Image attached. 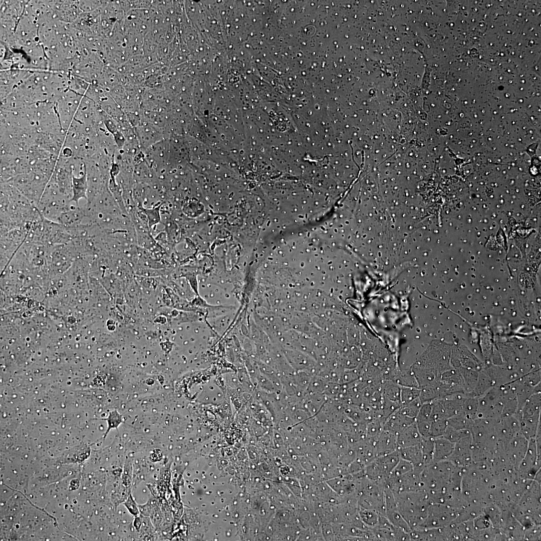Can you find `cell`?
I'll list each match as a JSON object with an SVG mask.
<instances>
[{"label":"cell","instance_id":"obj_9","mask_svg":"<svg viewBox=\"0 0 541 541\" xmlns=\"http://www.w3.org/2000/svg\"><path fill=\"white\" fill-rule=\"evenodd\" d=\"M421 438L415 422L397 434L398 448L418 445Z\"/></svg>","mask_w":541,"mask_h":541},{"label":"cell","instance_id":"obj_20","mask_svg":"<svg viewBox=\"0 0 541 541\" xmlns=\"http://www.w3.org/2000/svg\"><path fill=\"white\" fill-rule=\"evenodd\" d=\"M478 409V398L470 395L464 397L461 406V411L467 416L475 420L477 418Z\"/></svg>","mask_w":541,"mask_h":541},{"label":"cell","instance_id":"obj_29","mask_svg":"<svg viewBox=\"0 0 541 541\" xmlns=\"http://www.w3.org/2000/svg\"><path fill=\"white\" fill-rule=\"evenodd\" d=\"M124 505L132 515L135 517L138 516L139 514V509L131 494L128 496Z\"/></svg>","mask_w":541,"mask_h":541},{"label":"cell","instance_id":"obj_1","mask_svg":"<svg viewBox=\"0 0 541 541\" xmlns=\"http://www.w3.org/2000/svg\"><path fill=\"white\" fill-rule=\"evenodd\" d=\"M397 508L412 530L422 529L430 503L424 489L394 493Z\"/></svg>","mask_w":541,"mask_h":541},{"label":"cell","instance_id":"obj_16","mask_svg":"<svg viewBox=\"0 0 541 541\" xmlns=\"http://www.w3.org/2000/svg\"><path fill=\"white\" fill-rule=\"evenodd\" d=\"M385 515L389 522L394 526L408 532L411 531L409 525L398 510L397 505L386 508Z\"/></svg>","mask_w":541,"mask_h":541},{"label":"cell","instance_id":"obj_17","mask_svg":"<svg viewBox=\"0 0 541 541\" xmlns=\"http://www.w3.org/2000/svg\"><path fill=\"white\" fill-rule=\"evenodd\" d=\"M358 511L361 520L369 530L376 526L380 515H382L374 510L360 507Z\"/></svg>","mask_w":541,"mask_h":541},{"label":"cell","instance_id":"obj_23","mask_svg":"<svg viewBox=\"0 0 541 541\" xmlns=\"http://www.w3.org/2000/svg\"><path fill=\"white\" fill-rule=\"evenodd\" d=\"M107 421L108 427L104 434V439L107 437L109 431L112 429H116L118 430V427L122 423L123 420L121 415L116 410L110 411L107 418L102 419Z\"/></svg>","mask_w":541,"mask_h":541},{"label":"cell","instance_id":"obj_3","mask_svg":"<svg viewBox=\"0 0 541 541\" xmlns=\"http://www.w3.org/2000/svg\"><path fill=\"white\" fill-rule=\"evenodd\" d=\"M51 178L42 172L33 170L19 174L10 181L37 207Z\"/></svg>","mask_w":541,"mask_h":541},{"label":"cell","instance_id":"obj_24","mask_svg":"<svg viewBox=\"0 0 541 541\" xmlns=\"http://www.w3.org/2000/svg\"><path fill=\"white\" fill-rule=\"evenodd\" d=\"M448 425L447 419H440L431 422L430 436L435 438L443 436Z\"/></svg>","mask_w":541,"mask_h":541},{"label":"cell","instance_id":"obj_18","mask_svg":"<svg viewBox=\"0 0 541 541\" xmlns=\"http://www.w3.org/2000/svg\"><path fill=\"white\" fill-rule=\"evenodd\" d=\"M447 420L448 425L458 429L470 430L474 422L462 411Z\"/></svg>","mask_w":541,"mask_h":541},{"label":"cell","instance_id":"obj_12","mask_svg":"<svg viewBox=\"0 0 541 541\" xmlns=\"http://www.w3.org/2000/svg\"><path fill=\"white\" fill-rule=\"evenodd\" d=\"M400 458L411 463L415 468L423 467L425 466L424 457L420 445L398 448Z\"/></svg>","mask_w":541,"mask_h":541},{"label":"cell","instance_id":"obj_26","mask_svg":"<svg viewBox=\"0 0 541 541\" xmlns=\"http://www.w3.org/2000/svg\"><path fill=\"white\" fill-rule=\"evenodd\" d=\"M522 382L532 387L540 384V371L539 370L531 371L520 377Z\"/></svg>","mask_w":541,"mask_h":541},{"label":"cell","instance_id":"obj_21","mask_svg":"<svg viewBox=\"0 0 541 541\" xmlns=\"http://www.w3.org/2000/svg\"><path fill=\"white\" fill-rule=\"evenodd\" d=\"M471 435L469 429H458L447 425L443 436L455 443L461 438Z\"/></svg>","mask_w":541,"mask_h":541},{"label":"cell","instance_id":"obj_2","mask_svg":"<svg viewBox=\"0 0 541 541\" xmlns=\"http://www.w3.org/2000/svg\"><path fill=\"white\" fill-rule=\"evenodd\" d=\"M72 203L64 194L56 183L50 179L40 199L37 209L45 218L59 223L60 219Z\"/></svg>","mask_w":541,"mask_h":541},{"label":"cell","instance_id":"obj_28","mask_svg":"<svg viewBox=\"0 0 541 541\" xmlns=\"http://www.w3.org/2000/svg\"><path fill=\"white\" fill-rule=\"evenodd\" d=\"M431 402H425L422 403L417 414V415L415 418V421H431L430 418L431 413Z\"/></svg>","mask_w":541,"mask_h":541},{"label":"cell","instance_id":"obj_30","mask_svg":"<svg viewBox=\"0 0 541 541\" xmlns=\"http://www.w3.org/2000/svg\"><path fill=\"white\" fill-rule=\"evenodd\" d=\"M134 525L136 528V529H139L140 528L141 525V521L140 519L138 516H136L134 520Z\"/></svg>","mask_w":541,"mask_h":541},{"label":"cell","instance_id":"obj_15","mask_svg":"<svg viewBox=\"0 0 541 541\" xmlns=\"http://www.w3.org/2000/svg\"><path fill=\"white\" fill-rule=\"evenodd\" d=\"M494 387L493 381L485 371L479 372L477 380L472 393L474 397H479Z\"/></svg>","mask_w":541,"mask_h":541},{"label":"cell","instance_id":"obj_27","mask_svg":"<svg viewBox=\"0 0 541 541\" xmlns=\"http://www.w3.org/2000/svg\"><path fill=\"white\" fill-rule=\"evenodd\" d=\"M414 469L409 462L400 458L390 475L397 476L407 473Z\"/></svg>","mask_w":541,"mask_h":541},{"label":"cell","instance_id":"obj_6","mask_svg":"<svg viewBox=\"0 0 541 541\" xmlns=\"http://www.w3.org/2000/svg\"><path fill=\"white\" fill-rule=\"evenodd\" d=\"M30 227L17 228L1 234V254L11 259L23 244Z\"/></svg>","mask_w":541,"mask_h":541},{"label":"cell","instance_id":"obj_25","mask_svg":"<svg viewBox=\"0 0 541 541\" xmlns=\"http://www.w3.org/2000/svg\"><path fill=\"white\" fill-rule=\"evenodd\" d=\"M161 204L155 208H148L144 210L146 215L149 227L151 228L152 226L159 223L160 221V209Z\"/></svg>","mask_w":541,"mask_h":541},{"label":"cell","instance_id":"obj_10","mask_svg":"<svg viewBox=\"0 0 541 541\" xmlns=\"http://www.w3.org/2000/svg\"><path fill=\"white\" fill-rule=\"evenodd\" d=\"M455 443L443 436L434 438L432 462L447 460L452 453Z\"/></svg>","mask_w":541,"mask_h":541},{"label":"cell","instance_id":"obj_22","mask_svg":"<svg viewBox=\"0 0 541 541\" xmlns=\"http://www.w3.org/2000/svg\"><path fill=\"white\" fill-rule=\"evenodd\" d=\"M401 406L405 405L419 397L420 389L415 387L400 386Z\"/></svg>","mask_w":541,"mask_h":541},{"label":"cell","instance_id":"obj_5","mask_svg":"<svg viewBox=\"0 0 541 541\" xmlns=\"http://www.w3.org/2000/svg\"><path fill=\"white\" fill-rule=\"evenodd\" d=\"M72 239L71 235L62 224L44 218L41 243L52 246L67 243Z\"/></svg>","mask_w":541,"mask_h":541},{"label":"cell","instance_id":"obj_13","mask_svg":"<svg viewBox=\"0 0 541 541\" xmlns=\"http://www.w3.org/2000/svg\"><path fill=\"white\" fill-rule=\"evenodd\" d=\"M515 383L516 387V396L518 405V413L520 411L526 400L532 394L541 391L540 384L535 387H532L522 382L519 379L516 380Z\"/></svg>","mask_w":541,"mask_h":541},{"label":"cell","instance_id":"obj_11","mask_svg":"<svg viewBox=\"0 0 541 541\" xmlns=\"http://www.w3.org/2000/svg\"><path fill=\"white\" fill-rule=\"evenodd\" d=\"M72 189V202L79 205L81 199L87 200L88 181L86 169L79 176L73 175Z\"/></svg>","mask_w":541,"mask_h":541},{"label":"cell","instance_id":"obj_14","mask_svg":"<svg viewBox=\"0 0 541 541\" xmlns=\"http://www.w3.org/2000/svg\"><path fill=\"white\" fill-rule=\"evenodd\" d=\"M540 404L541 391L534 393L526 400L520 411L518 412L521 415L520 419L540 413Z\"/></svg>","mask_w":541,"mask_h":541},{"label":"cell","instance_id":"obj_4","mask_svg":"<svg viewBox=\"0 0 541 541\" xmlns=\"http://www.w3.org/2000/svg\"><path fill=\"white\" fill-rule=\"evenodd\" d=\"M503 402L500 388L493 387L478 397L477 418L499 419L501 417Z\"/></svg>","mask_w":541,"mask_h":541},{"label":"cell","instance_id":"obj_7","mask_svg":"<svg viewBox=\"0 0 541 541\" xmlns=\"http://www.w3.org/2000/svg\"><path fill=\"white\" fill-rule=\"evenodd\" d=\"M376 457L396 451L398 448L397 435L384 430L375 443Z\"/></svg>","mask_w":541,"mask_h":541},{"label":"cell","instance_id":"obj_8","mask_svg":"<svg viewBox=\"0 0 541 541\" xmlns=\"http://www.w3.org/2000/svg\"><path fill=\"white\" fill-rule=\"evenodd\" d=\"M415 422V418L403 414L398 408L387 418L383 429L397 435Z\"/></svg>","mask_w":541,"mask_h":541},{"label":"cell","instance_id":"obj_19","mask_svg":"<svg viewBox=\"0 0 541 541\" xmlns=\"http://www.w3.org/2000/svg\"><path fill=\"white\" fill-rule=\"evenodd\" d=\"M459 372L463 379L465 393L472 396V393L475 386L479 372L473 369H462Z\"/></svg>","mask_w":541,"mask_h":541}]
</instances>
